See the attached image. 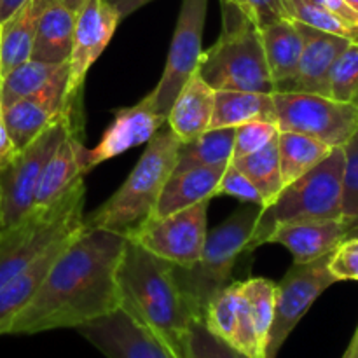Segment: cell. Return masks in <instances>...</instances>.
<instances>
[{"label": "cell", "instance_id": "obj_10", "mask_svg": "<svg viewBox=\"0 0 358 358\" xmlns=\"http://www.w3.org/2000/svg\"><path fill=\"white\" fill-rule=\"evenodd\" d=\"M208 0H182L180 14L175 24L164 70L159 83L145 96L150 107L168 115L171 103L189 79L198 72L203 55V30H205Z\"/></svg>", "mask_w": 358, "mask_h": 358}, {"label": "cell", "instance_id": "obj_23", "mask_svg": "<svg viewBox=\"0 0 358 358\" xmlns=\"http://www.w3.org/2000/svg\"><path fill=\"white\" fill-rule=\"evenodd\" d=\"M49 0H28L0 23V77L31 58L38 20Z\"/></svg>", "mask_w": 358, "mask_h": 358}, {"label": "cell", "instance_id": "obj_49", "mask_svg": "<svg viewBox=\"0 0 358 358\" xmlns=\"http://www.w3.org/2000/svg\"><path fill=\"white\" fill-rule=\"evenodd\" d=\"M355 103H357V105H358V98H357V101H355Z\"/></svg>", "mask_w": 358, "mask_h": 358}, {"label": "cell", "instance_id": "obj_32", "mask_svg": "<svg viewBox=\"0 0 358 358\" xmlns=\"http://www.w3.org/2000/svg\"><path fill=\"white\" fill-rule=\"evenodd\" d=\"M240 283L241 292H243L245 299H247L252 318H254L259 343L264 348L266 355V345H268L269 329H271L273 313H275L276 283L266 278H248Z\"/></svg>", "mask_w": 358, "mask_h": 358}, {"label": "cell", "instance_id": "obj_4", "mask_svg": "<svg viewBox=\"0 0 358 358\" xmlns=\"http://www.w3.org/2000/svg\"><path fill=\"white\" fill-rule=\"evenodd\" d=\"M222 31L199 59L201 79L213 91L276 93L257 24L233 3L222 2Z\"/></svg>", "mask_w": 358, "mask_h": 358}, {"label": "cell", "instance_id": "obj_42", "mask_svg": "<svg viewBox=\"0 0 358 358\" xmlns=\"http://www.w3.org/2000/svg\"><path fill=\"white\" fill-rule=\"evenodd\" d=\"M105 2L110 3V6L117 10L121 20H124V17L131 16L133 13H136L138 9L145 7L147 3L154 2V0H105Z\"/></svg>", "mask_w": 358, "mask_h": 358}, {"label": "cell", "instance_id": "obj_18", "mask_svg": "<svg viewBox=\"0 0 358 358\" xmlns=\"http://www.w3.org/2000/svg\"><path fill=\"white\" fill-rule=\"evenodd\" d=\"M345 238L348 227L341 219L306 220L275 227L266 243L282 245L292 254L294 262L304 264L329 255Z\"/></svg>", "mask_w": 358, "mask_h": 358}, {"label": "cell", "instance_id": "obj_50", "mask_svg": "<svg viewBox=\"0 0 358 358\" xmlns=\"http://www.w3.org/2000/svg\"><path fill=\"white\" fill-rule=\"evenodd\" d=\"M0 103H2V101H0Z\"/></svg>", "mask_w": 358, "mask_h": 358}, {"label": "cell", "instance_id": "obj_22", "mask_svg": "<svg viewBox=\"0 0 358 358\" xmlns=\"http://www.w3.org/2000/svg\"><path fill=\"white\" fill-rule=\"evenodd\" d=\"M224 170L215 168H189L173 171L164 184L152 217H164L180 212L201 201H212Z\"/></svg>", "mask_w": 358, "mask_h": 358}, {"label": "cell", "instance_id": "obj_21", "mask_svg": "<svg viewBox=\"0 0 358 358\" xmlns=\"http://www.w3.org/2000/svg\"><path fill=\"white\" fill-rule=\"evenodd\" d=\"M261 38L276 93L287 91L296 79L303 52V37L299 28L296 21L285 17L261 28Z\"/></svg>", "mask_w": 358, "mask_h": 358}, {"label": "cell", "instance_id": "obj_2", "mask_svg": "<svg viewBox=\"0 0 358 358\" xmlns=\"http://www.w3.org/2000/svg\"><path fill=\"white\" fill-rule=\"evenodd\" d=\"M117 287L122 310L149 327L178 358H184L185 334L198 318L178 289L173 264L126 238Z\"/></svg>", "mask_w": 358, "mask_h": 358}, {"label": "cell", "instance_id": "obj_34", "mask_svg": "<svg viewBox=\"0 0 358 358\" xmlns=\"http://www.w3.org/2000/svg\"><path fill=\"white\" fill-rule=\"evenodd\" d=\"M329 96L345 103L358 98V41H352L338 56L329 76Z\"/></svg>", "mask_w": 358, "mask_h": 358}, {"label": "cell", "instance_id": "obj_46", "mask_svg": "<svg viewBox=\"0 0 358 358\" xmlns=\"http://www.w3.org/2000/svg\"><path fill=\"white\" fill-rule=\"evenodd\" d=\"M222 2H229V3H233V6L240 7V9L243 10V13H247V14H248V9H247V3H245V0H222Z\"/></svg>", "mask_w": 358, "mask_h": 358}, {"label": "cell", "instance_id": "obj_20", "mask_svg": "<svg viewBox=\"0 0 358 358\" xmlns=\"http://www.w3.org/2000/svg\"><path fill=\"white\" fill-rule=\"evenodd\" d=\"M213 100L215 91L196 72L182 87L166 115V124L182 143L191 142L210 129Z\"/></svg>", "mask_w": 358, "mask_h": 358}, {"label": "cell", "instance_id": "obj_25", "mask_svg": "<svg viewBox=\"0 0 358 358\" xmlns=\"http://www.w3.org/2000/svg\"><path fill=\"white\" fill-rule=\"evenodd\" d=\"M76 13L59 0H49L38 20L31 58L48 63L69 62L72 49Z\"/></svg>", "mask_w": 358, "mask_h": 358}, {"label": "cell", "instance_id": "obj_26", "mask_svg": "<svg viewBox=\"0 0 358 358\" xmlns=\"http://www.w3.org/2000/svg\"><path fill=\"white\" fill-rule=\"evenodd\" d=\"M252 121L276 122L273 94L252 91H215L210 128H238Z\"/></svg>", "mask_w": 358, "mask_h": 358}, {"label": "cell", "instance_id": "obj_39", "mask_svg": "<svg viewBox=\"0 0 358 358\" xmlns=\"http://www.w3.org/2000/svg\"><path fill=\"white\" fill-rule=\"evenodd\" d=\"M329 271L336 282H358V236H348L329 255Z\"/></svg>", "mask_w": 358, "mask_h": 358}, {"label": "cell", "instance_id": "obj_41", "mask_svg": "<svg viewBox=\"0 0 358 358\" xmlns=\"http://www.w3.org/2000/svg\"><path fill=\"white\" fill-rule=\"evenodd\" d=\"M317 3L331 10L334 16H338L339 20H343L350 27L358 28V10L353 9L345 0H317Z\"/></svg>", "mask_w": 358, "mask_h": 358}, {"label": "cell", "instance_id": "obj_29", "mask_svg": "<svg viewBox=\"0 0 358 358\" xmlns=\"http://www.w3.org/2000/svg\"><path fill=\"white\" fill-rule=\"evenodd\" d=\"M332 147L320 142L317 138H311L308 135L294 131H280L278 133V157L280 170H282L283 185L297 180L313 170L320 161L331 154Z\"/></svg>", "mask_w": 358, "mask_h": 358}, {"label": "cell", "instance_id": "obj_48", "mask_svg": "<svg viewBox=\"0 0 358 358\" xmlns=\"http://www.w3.org/2000/svg\"><path fill=\"white\" fill-rule=\"evenodd\" d=\"M306 2H313V3H317V0H306Z\"/></svg>", "mask_w": 358, "mask_h": 358}, {"label": "cell", "instance_id": "obj_36", "mask_svg": "<svg viewBox=\"0 0 358 358\" xmlns=\"http://www.w3.org/2000/svg\"><path fill=\"white\" fill-rule=\"evenodd\" d=\"M184 358H250L206 329L201 320L189 325L184 339Z\"/></svg>", "mask_w": 358, "mask_h": 358}, {"label": "cell", "instance_id": "obj_35", "mask_svg": "<svg viewBox=\"0 0 358 358\" xmlns=\"http://www.w3.org/2000/svg\"><path fill=\"white\" fill-rule=\"evenodd\" d=\"M345 171H343V215L348 236H358V128L343 145Z\"/></svg>", "mask_w": 358, "mask_h": 358}, {"label": "cell", "instance_id": "obj_24", "mask_svg": "<svg viewBox=\"0 0 358 358\" xmlns=\"http://www.w3.org/2000/svg\"><path fill=\"white\" fill-rule=\"evenodd\" d=\"M80 229H83V227H80ZM80 229L69 234V236L62 238V240H59L58 243L52 245L45 254H42L34 264H30L27 269H23L20 275L10 278L6 285L0 287V336L6 334L7 327H9L10 322L14 320V317L30 303L31 297L35 296V292H37L38 287H41L42 280L48 275L49 268H51L52 262H55L56 257L59 255V252L66 247V243H69Z\"/></svg>", "mask_w": 358, "mask_h": 358}, {"label": "cell", "instance_id": "obj_38", "mask_svg": "<svg viewBox=\"0 0 358 358\" xmlns=\"http://www.w3.org/2000/svg\"><path fill=\"white\" fill-rule=\"evenodd\" d=\"M217 196H231L240 201L248 203V205H257L261 208H266V201L259 189L255 187L254 182L241 173L233 163L222 171L219 185H217Z\"/></svg>", "mask_w": 358, "mask_h": 358}, {"label": "cell", "instance_id": "obj_6", "mask_svg": "<svg viewBox=\"0 0 358 358\" xmlns=\"http://www.w3.org/2000/svg\"><path fill=\"white\" fill-rule=\"evenodd\" d=\"M343 171L345 152L343 147H334L313 170L287 184L275 201L261 210L248 252L266 245L273 229L283 224L341 219Z\"/></svg>", "mask_w": 358, "mask_h": 358}, {"label": "cell", "instance_id": "obj_37", "mask_svg": "<svg viewBox=\"0 0 358 358\" xmlns=\"http://www.w3.org/2000/svg\"><path fill=\"white\" fill-rule=\"evenodd\" d=\"M278 133V126H276V122L271 121H252L243 126H238L236 138H234L233 159L264 149L273 140H276Z\"/></svg>", "mask_w": 358, "mask_h": 358}, {"label": "cell", "instance_id": "obj_31", "mask_svg": "<svg viewBox=\"0 0 358 358\" xmlns=\"http://www.w3.org/2000/svg\"><path fill=\"white\" fill-rule=\"evenodd\" d=\"M240 320V282H231L213 296L203 315V324L212 334L234 345Z\"/></svg>", "mask_w": 358, "mask_h": 358}, {"label": "cell", "instance_id": "obj_28", "mask_svg": "<svg viewBox=\"0 0 358 358\" xmlns=\"http://www.w3.org/2000/svg\"><path fill=\"white\" fill-rule=\"evenodd\" d=\"M69 76V63H48L38 59H27L14 66L10 72L0 77V101L7 107L21 98L34 96L48 90L59 77Z\"/></svg>", "mask_w": 358, "mask_h": 358}, {"label": "cell", "instance_id": "obj_11", "mask_svg": "<svg viewBox=\"0 0 358 358\" xmlns=\"http://www.w3.org/2000/svg\"><path fill=\"white\" fill-rule=\"evenodd\" d=\"M329 255L304 264L294 262L282 282L276 283L275 313L266 345V358L278 357L287 338L310 311L315 301L329 287L338 283L329 271Z\"/></svg>", "mask_w": 358, "mask_h": 358}, {"label": "cell", "instance_id": "obj_47", "mask_svg": "<svg viewBox=\"0 0 358 358\" xmlns=\"http://www.w3.org/2000/svg\"><path fill=\"white\" fill-rule=\"evenodd\" d=\"M345 2L350 3V6H352L355 10H358V0H345Z\"/></svg>", "mask_w": 358, "mask_h": 358}, {"label": "cell", "instance_id": "obj_16", "mask_svg": "<svg viewBox=\"0 0 358 358\" xmlns=\"http://www.w3.org/2000/svg\"><path fill=\"white\" fill-rule=\"evenodd\" d=\"M66 79L69 76L59 77L48 90L2 107L3 124L17 150L34 142L42 131L72 108V103H66L65 100Z\"/></svg>", "mask_w": 358, "mask_h": 358}, {"label": "cell", "instance_id": "obj_33", "mask_svg": "<svg viewBox=\"0 0 358 358\" xmlns=\"http://www.w3.org/2000/svg\"><path fill=\"white\" fill-rule=\"evenodd\" d=\"M283 6H285L290 20L297 21V23L308 24V27L327 31V34L341 35L350 41H358V28L346 24L345 21L339 20L331 10L318 3L306 2V0H283Z\"/></svg>", "mask_w": 358, "mask_h": 358}, {"label": "cell", "instance_id": "obj_8", "mask_svg": "<svg viewBox=\"0 0 358 358\" xmlns=\"http://www.w3.org/2000/svg\"><path fill=\"white\" fill-rule=\"evenodd\" d=\"M72 108L42 131L0 170V233L10 229L35 208L38 182L45 163L72 124Z\"/></svg>", "mask_w": 358, "mask_h": 358}, {"label": "cell", "instance_id": "obj_19", "mask_svg": "<svg viewBox=\"0 0 358 358\" xmlns=\"http://www.w3.org/2000/svg\"><path fill=\"white\" fill-rule=\"evenodd\" d=\"M86 156L87 147L76 135V128H70L45 163L35 196V208L59 201L77 182L83 180L86 175Z\"/></svg>", "mask_w": 358, "mask_h": 358}, {"label": "cell", "instance_id": "obj_45", "mask_svg": "<svg viewBox=\"0 0 358 358\" xmlns=\"http://www.w3.org/2000/svg\"><path fill=\"white\" fill-rule=\"evenodd\" d=\"M59 2H62L65 7H69L70 10H73V13H77L86 0H59Z\"/></svg>", "mask_w": 358, "mask_h": 358}, {"label": "cell", "instance_id": "obj_27", "mask_svg": "<svg viewBox=\"0 0 358 358\" xmlns=\"http://www.w3.org/2000/svg\"><path fill=\"white\" fill-rule=\"evenodd\" d=\"M236 128H210L191 142L180 143L175 171L189 168L226 170L233 161Z\"/></svg>", "mask_w": 358, "mask_h": 358}, {"label": "cell", "instance_id": "obj_3", "mask_svg": "<svg viewBox=\"0 0 358 358\" xmlns=\"http://www.w3.org/2000/svg\"><path fill=\"white\" fill-rule=\"evenodd\" d=\"M180 140L164 124L147 142L145 150L121 187L96 210L84 217L87 227L129 238L152 219L164 184L177 166Z\"/></svg>", "mask_w": 358, "mask_h": 358}, {"label": "cell", "instance_id": "obj_5", "mask_svg": "<svg viewBox=\"0 0 358 358\" xmlns=\"http://www.w3.org/2000/svg\"><path fill=\"white\" fill-rule=\"evenodd\" d=\"M261 206H241L227 217L220 226L208 231L201 257L191 268L173 266L175 280L182 296L187 301L198 320H203L206 306L224 287L233 280L234 266L243 254H248V245L257 226Z\"/></svg>", "mask_w": 358, "mask_h": 358}, {"label": "cell", "instance_id": "obj_17", "mask_svg": "<svg viewBox=\"0 0 358 358\" xmlns=\"http://www.w3.org/2000/svg\"><path fill=\"white\" fill-rule=\"evenodd\" d=\"M296 24L303 37V52H301L296 79L292 80L287 91L329 96V76H331L332 65L352 41L341 35L327 34L308 24L297 23V21Z\"/></svg>", "mask_w": 358, "mask_h": 358}, {"label": "cell", "instance_id": "obj_44", "mask_svg": "<svg viewBox=\"0 0 358 358\" xmlns=\"http://www.w3.org/2000/svg\"><path fill=\"white\" fill-rule=\"evenodd\" d=\"M343 358H358V325H357V331L355 334H353L352 341H350L348 348H346L345 355Z\"/></svg>", "mask_w": 358, "mask_h": 358}, {"label": "cell", "instance_id": "obj_7", "mask_svg": "<svg viewBox=\"0 0 358 358\" xmlns=\"http://www.w3.org/2000/svg\"><path fill=\"white\" fill-rule=\"evenodd\" d=\"M84 178L59 201L34 208L21 222L0 233V287L34 264L62 238L84 226Z\"/></svg>", "mask_w": 358, "mask_h": 358}, {"label": "cell", "instance_id": "obj_30", "mask_svg": "<svg viewBox=\"0 0 358 358\" xmlns=\"http://www.w3.org/2000/svg\"><path fill=\"white\" fill-rule=\"evenodd\" d=\"M231 163L254 182V185L264 198L266 206L271 205L276 196L285 187L282 180V170H280L278 136L269 145H266L264 149L248 154V156L238 157Z\"/></svg>", "mask_w": 358, "mask_h": 358}, {"label": "cell", "instance_id": "obj_43", "mask_svg": "<svg viewBox=\"0 0 358 358\" xmlns=\"http://www.w3.org/2000/svg\"><path fill=\"white\" fill-rule=\"evenodd\" d=\"M24 2H28V0H0V23L13 16Z\"/></svg>", "mask_w": 358, "mask_h": 358}, {"label": "cell", "instance_id": "obj_9", "mask_svg": "<svg viewBox=\"0 0 358 358\" xmlns=\"http://www.w3.org/2000/svg\"><path fill=\"white\" fill-rule=\"evenodd\" d=\"M280 131L308 135L329 147H343L358 128V105L325 94L278 91L273 93Z\"/></svg>", "mask_w": 358, "mask_h": 358}, {"label": "cell", "instance_id": "obj_40", "mask_svg": "<svg viewBox=\"0 0 358 358\" xmlns=\"http://www.w3.org/2000/svg\"><path fill=\"white\" fill-rule=\"evenodd\" d=\"M248 9V16L257 24V28L268 27L278 20L289 17L283 0H245Z\"/></svg>", "mask_w": 358, "mask_h": 358}, {"label": "cell", "instance_id": "obj_12", "mask_svg": "<svg viewBox=\"0 0 358 358\" xmlns=\"http://www.w3.org/2000/svg\"><path fill=\"white\" fill-rule=\"evenodd\" d=\"M208 205L210 201H201L170 215L152 217L129 238L163 261L191 268L205 247Z\"/></svg>", "mask_w": 358, "mask_h": 358}, {"label": "cell", "instance_id": "obj_15", "mask_svg": "<svg viewBox=\"0 0 358 358\" xmlns=\"http://www.w3.org/2000/svg\"><path fill=\"white\" fill-rule=\"evenodd\" d=\"M164 124H166V115L154 110L145 98L131 107L117 108L100 142L93 149H87L86 173H90L98 164L114 159L115 156H121L133 147L147 143Z\"/></svg>", "mask_w": 358, "mask_h": 358}, {"label": "cell", "instance_id": "obj_14", "mask_svg": "<svg viewBox=\"0 0 358 358\" xmlns=\"http://www.w3.org/2000/svg\"><path fill=\"white\" fill-rule=\"evenodd\" d=\"M105 358H178L149 327L121 306L77 327Z\"/></svg>", "mask_w": 358, "mask_h": 358}, {"label": "cell", "instance_id": "obj_1", "mask_svg": "<svg viewBox=\"0 0 358 358\" xmlns=\"http://www.w3.org/2000/svg\"><path fill=\"white\" fill-rule=\"evenodd\" d=\"M126 238L87 227L66 243L30 303L14 317L6 334H38L77 329L121 306L117 268Z\"/></svg>", "mask_w": 358, "mask_h": 358}, {"label": "cell", "instance_id": "obj_13", "mask_svg": "<svg viewBox=\"0 0 358 358\" xmlns=\"http://www.w3.org/2000/svg\"><path fill=\"white\" fill-rule=\"evenodd\" d=\"M121 23L117 10L105 0H86L76 13L72 49L69 56L66 103H73L87 72L105 51Z\"/></svg>", "mask_w": 358, "mask_h": 358}]
</instances>
